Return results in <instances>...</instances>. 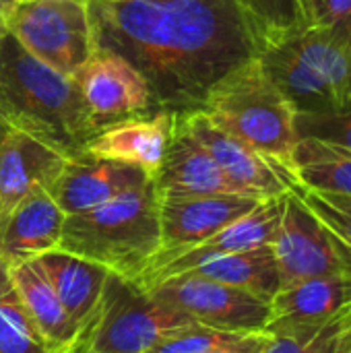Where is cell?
I'll return each instance as SVG.
<instances>
[{"mask_svg":"<svg viewBox=\"0 0 351 353\" xmlns=\"http://www.w3.org/2000/svg\"><path fill=\"white\" fill-rule=\"evenodd\" d=\"M184 273H197L201 277L244 290L265 302H271L281 290V277L271 246L246 252L209 254L194 261Z\"/></svg>","mask_w":351,"mask_h":353,"instance_id":"7402d4cb","label":"cell"},{"mask_svg":"<svg viewBox=\"0 0 351 353\" xmlns=\"http://www.w3.org/2000/svg\"><path fill=\"white\" fill-rule=\"evenodd\" d=\"M159 196L244 194L215 163V159L176 124V134L153 176ZM248 196V194H244Z\"/></svg>","mask_w":351,"mask_h":353,"instance_id":"e0dca14e","label":"cell"},{"mask_svg":"<svg viewBox=\"0 0 351 353\" xmlns=\"http://www.w3.org/2000/svg\"><path fill=\"white\" fill-rule=\"evenodd\" d=\"M58 248L139 281L161 250L159 194L153 180L95 209L66 215Z\"/></svg>","mask_w":351,"mask_h":353,"instance_id":"3957f363","label":"cell"},{"mask_svg":"<svg viewBox=\"0 0 351 353\" xmlns=\"http://www.w3.org/2000/svg\"><path fill=\"white\" fill-rule=\"evenodd\" d=\"M6 33L31 56L68 77L97 50L87 0H10Z\"/></svg>","mask_w":351,"mask_h":353,"instance_id":"52a82bcc","label":"cell"},{"mask_svg":"<svg viewBox=\"0 0 351 353\" xmlns=\"http://www.w3.org/2000/svg\"><path fill=\"white\" fill-rule=\"evenodd\" d=\"M194 325L199 323L155 300L137 279L110 273L79 353H147Z\"/></svg>","mask_w":351,"mask_h":353,"instance_id":"8992f818","label":"cell"},{"mask_svg":"<svg viewBox=\"0 0 351 353\" xmlns=\"http://www.w3.org/2000/svg\"><path fill=\"white\" fill-rule=\"evenodd\" d=\"M230 134L290 172L296 112L263 70L259 58L228 74L201 108Z\"/></svg>","mask_w":351,"mask_h":353,"instance_id":"5b68a950","label":"cell"},{"mask_svg":"<svg viewBox=\"0 0 351 353\" xmlns=\"http://www.w3.org/2000/svg\"><path fill=\"white\" fill-rule=\"evenodd\" d=\"M259 62L296 114H329L351 103V48L304 25L263 41Z\"/></svg>","mask_w":351,"mask_h":353,"instance_id":"277c9868","label":"cell"},{"mask_svg":"<svg viewBox=\"0 0 351 353\" xmlns=\"http://www.w3.org/2000/svg\"><path fill=\"white\" fill-rule=\"evenodd\" d=\"M6 130V128H4ZM4 130H0V139H2V134H4Z\"/></svg>","mask_w":351,"mask_h":353,"instance_id":"e575fe53","label":"cell"},{"mask_svg":"<svg viewBox=\"0 0 351 353\" xmlns=\"http://www.w3.org/2000/svg\"><path fill=\"white\" fill-rule=\"evenodd\" d=\"M244 335L248 333H223L203 325H194L186 331H180L163 339L147 353H209L240 341Z\"/></svg>","mask_w":351,"mask_h":353,"instance_id":"f1b7e54d","label":"cell"},{"mask_svg":"<svg viewBox=\"0 0 351 353\" xmlns=\"http://www.w3.org/2000/svg\"><path fill=\"white\" fill-rule=\"evenodd\" d=\"M176 134V112L157 110L99 128L85 145L87 155L139 165L151 178L159 172Z\"/></svg>","mask_w":351,"mask_h":353,"instance_id":"9a60e30c","label":"cell"},{"mask_svg":"<svg viewBox=\"0 0 351 353\" xmlns=\"http://www.w3.org/2000/svg\"><path fill=\"white\" fill-rule=\"evenodd\" d=\"M35 261L52 283L64 310L85 335L97 314L110 271L89 259L64 252L60 248L50 250Z\"/></svg>","mask_w":351,"mask_h":353,"instance_id":"44dd1931","label":"cell"},{"mask_svg":"<svg viewBox=\"0 0 351 353\" xmlns=\"http://www.w3.org/2000/svg\"><path fill=\"white\" fill-rule=\"evenodd\" d=\"M300 199L308 205V209L321 219V223L331 232L339 256L343 261L345 275L351 279V196L308 190L296 186Z\"/></svg>","mask_w":351,"mask_h":353,"instance_id":"484cf974","label":"cell"},{"mask_svg":"<svg viewBox=\"0 0 351 353\" xmlns=\"http://www.w3.org/2000/svg\"><path fill=\"white\" fill-rule=\"evenodd\" d=\"M151 180L153 178L139 165L81 153L66 159L48 192L64 215H74L141 188Z\"/></svg>","mask_w":351,"mask_h":353,"instance_id":"4fadbf2b","label":"cell"},{"mask_svg":"<svg viewBox=\"0 0 351 353\" xmlns=\"http://www.w3.org/2000/svg\"><path fill=\"white\" fill-rule=\"evenodd\" d=\"M176 124L215 159L221 172L244 194L254 199H277L296 188V182L285 168L223 130L207 112H176Z\"/></svg>","mask_w":351,"mask_h":353,"instance_id":"9c48e42d","label":"cell"},{"mask_svg":"<svg viewBox=\"0 0 351 353\" xmlns=\"http://www.w3.org/2000/svg\"><path fill=\"white\" fill-rule=\"evenodd\" d=\"M64 219L48 190L33 192L10 213L0 232V261L12 267L56 250Z\"/></svg>","mask_w":351,"mask_h":353,"instance_id":"ac0fdd59","label":"cell"},{"mask_svg":"<svg viewBox=\"0 0 351 353\" xmlns=\"http://www.w3.org/2000/svg\"><path fill=\"white\" fill-rule=\"evenodd\" d=\"M261 201L265 199H254L244 194L159 196L161 250L153 259L147 273L163 265L168 259L209 240L219 230H223L225 225H230L232 221L254 209Z\"/></svg>","mask_w":351,"mask_h":353,"instance_id":"7c38bea8","label":"cell"},{"mask_svg":"<svg viewBox=\"0 0 351 353\" xmlns=\"http://www.w3.org/2000/svg\"><path fill=\"white\" fill-rule=\"evenodd\" d=\"M12 285L33 321L37 333L52 353H79L83 333L64 310L39 263L27 261L8 267Z\"/></svg>","mask_w":351,"mask_h":353,"instance_id":"d6986e66","label":"cell"},{"mask_svg":"<svg viewBox=\"0 0 351 353\" xmlns=\"http://www.w3.org/2000/svg\"><path fill=\"white\" fill-rule=\"evenodd\" d=\"M290 174L300 188L351 196V151L314 141L298 139Z\"/></svg>","mask_w":351,"mask_h":353,"instance_id":"603a6c76","label":"cell"},{"mask_svg":"<svg viewBox=\"0 0 351 353\" xmlns=\"http://www.w3.org/2000/svg\"><path fill=\"white\" fill-rule=\"evenodd\" d=\"M70 77L95 130L159 110L143 74L112 50L97 48Z\"/></svg>","mask_w":351,"mask_h":353,"instance_id":"30bf717a","label":"cell"},{"mask_svg":"<svg viewBox=\"0 0 351 353\" xmlns=\"http://www.w3.org/2000/svg\"><path fill=\"white\" fill-rule=\"evenodd\" d=\"M265 333L261 353H351V308L321 325Z\"/></svg>","mask_w":351,"mask_h":353,"instance_id":"cb8c5ba5","label":"cell"},{"mask_svg":"<svg viewBox=\"0 0 351 353\" xmlns=\"http://www.w3.org/2000/svg\"><path fill=\"white\" fill-rule=\"evenodd\" d=\"M147 292L194 323L223 333H265L271 321L269 302L197 273L166 277Z\"/></svg>","mask_w":351,"mask_h":353,"instance_id":"ba28073f","label":"cell"},{"mask_svg":"<svg viewBox=\"0 0 351 353\" xmlns=\"http://www.w3.org/2000/svg\"><path fill=\"white\" fill-rule=\"evenodd\" d=\"M271 250L281 285L312 277H348L331 232L308 209L296 188L283 194L281 223Z\"/></svg>","mask_w":351,"mask_h":353,"instance_id":"8fae6325","label":"cell"},{"mask_svg":"<svg viewBox=\"0 0 351 353\" xmlns=\"http://www.w3.org/2000/svg\"><path fill=\"white\" fill-rule=\"evenodd\" d=\"M83 353H89V352H83Z\"/></svg>","mask_w":351,"mask_h":353,"instance_id":"d590c367","label":"cell"},{"mask_svg":"<svg viewBox=\"0 0 351 353\" xmlns=\"http://www.w3.org/2000/svg\"><path fill=\"white\" fill-rule=\"evenodd\" d=\"M265 341H267V333H248L240 341L230 343V345L219 347V350H213L209 353H261Z\"/></svg>","mask_w":351,"mask_h":353,"instance_id":"4dcf8cb0","label":"cell"},{"mask_svg":"<svg viewBox=\"0 0 351 353\" xmlns=\"http://www.w3.org/2000/svg\"><path fill=\"white\" fill-rule=\"evenodd\" d=\"M304 25L329 31L351 48V0H302Z\"/></svg>","mask_w":351,"mask_h":353,"instance_id":"f546056e","label":"cell"},{"mask_svg":"<svg viewBox=\"0 0 351 353\" xmlns=\"http://www.w3.org/2000/svg\"><path fill=\"white\" fill-rule=\"evenodd\" d=\"M296 137L351 151V103L329 114H296Z\"/></svg>","mask_w":351,"mask_h":353,"instance_id":"83f0119b","label":"cell"},{"mask_svg":"<svg viewBox=\"0 0 351 353\" xmlns=\"http://www.w3.org/2000/svg\"><path fill=\"white\" fill-rule=\"evenodd\" d=\"M281 213H283V196L277 199H265L261 201L254 209L219 230L215 236L209 240L201 242L199 246L184 250L172 259H168L163 265L147 273L139 283L143 288H151L153 283L184 273L194 261L209 256V254H219V252H246V250H257V248H267L273 244L275 234L281 223Z\"/></svg>","mask_w":351,"mask_h":353,"instance_id":"2e32d148","label":"cell"},{"mask_svg":"<svg viewBox=\"0 0 351 353\" xmlns=\"http://www.w3.org/2000/svg\"><path fill=\"white\" fill-rule=\"evenodd\" d=\"M0 118L64 157L85 151L97 132L72 77L31 56L10 33L0 35Z\"/></svg>","mask_w":351,"mask_h":353,"instance_id":"7a4b0ae2","label":"cell"},{"mask_svg":"<svg viewBox=\"0 0 351 353\" xmlns=\"http://www.w3.org/2000/svg\"><path fill=\"white\" fill-rule=\"evenodd\" d=\"M66 159L21 130H4L0 139V232L27 196L37 190H50Z\"/></svg>","mask_w":351,"mask_h":353,"instance_id":"5bb4252c","label":"cell"},{"mask_svg":"<svg viewBox=\"0 0 351 353\" xmlns=\"http://www.w3.org/2000/svg\"><path fill=\"white\" fill-rule=\"evenodd\" d=\"M10 0H0V35L6 33V10Z\"/></svg>","mask_w":351,"mask_h":353,"instance_id":"1f68e13d","label":"cell"},{"mask_svg":"<svg viewBox=\"0 0 351 353\" xmlns=\"http://www.w3.org/2000/svg\"><path fill=\"white\" fill-rule=\"evenodd\" d=\"M2 128H6V126H4V122H2V118H0V130H2Z\"/></svg>","mask_w":351,"mask_h":353,"instance_id":"d6a6232c","label":"cell"},{"mask_svg":"<svg viewBox=\"0 0 351 353\" xmlns=\"http://www.w3.org/2000/svg\"><path fill=\"white\" fill-rule=\"evenodd\" d=\"M87 8L97 48L128 60L159 110H201L261 50L238 0H87Z\"/></svg>","mask_w":351,"mask_h":353,"instance_id":"6da1fadb","label":"cell"},{"mask_svg":"<svg viewBox=\"0 0 351 353\" xmlns=\"http://www.w3.org/2000/svg\"><path fill=\"white\" fill-rule=\"evenodd\" d=\"M250 17L261 43L304 27L302 0H238Z\"/></svg>","mask_w":351,"mask_h":353,"instance_id":"4316f807","label":"cell"},{"mask_svg":"<svg viewBox=\"0 0 351 353\" xmlns=\"http://www.w3.org/2000/svg\"><path fill=\"white\" fill-rule=\"evenodd\" d=\"M269 306L271 321L267 331L321 325L351 308V279L331 275L281 285Z\"/></svg>","mask_w":351,"mask_h":353,"instance_id":"ffe728a7","label":"cell"},{"mask_svg":"<svg viewBox=\"0 0 351 353\" xmlns=\"http://www.w3.org/2000/svg\"><path fill=\"white\" fill-rule=\"evenodd\" d=\"M2 130H4V128H2Z\"/></svg>","mask_w":351,"mask_h":353,"instance_id":"8d00e7d4","label":"cell"},{"mask_svg":"<svg viewBox=\"0 0 351 353\" xmlns=\"http://www.w3.org/2000/svg\"><path fill=\"white\" fill-rule=\"evenodd\" d=\"M12 2H27V0H12Z\"/></svg>","mask_w":351,"mask_h":353,"instance_id":"836d02e7","label":"cell"},{"mask_svg":"<svg viewBox=\"0 0 351 353\" xmlns=\"http://www.w3.org/2000/svg\"><path fill=\"white\" fill-rule=\"evenodd\" d=\"M0 353H52L29 319L8 273L0 261Z\"/></svg>","mask_w":351,"mask_h":353,"instance_id":"d4e9b609","label":"cell"}]
</instances>
